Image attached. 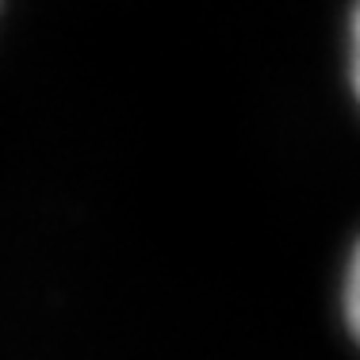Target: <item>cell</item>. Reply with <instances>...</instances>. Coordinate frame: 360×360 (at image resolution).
I'll return each instance as SVG.
<instances>
[{
  "label": "cell",
  "mask_w": 360,
  "mask_h": 360,
  "mask_svg": "<svg viewBox=\"0 0 360 360\" xmlns=\"http://www.w3.org/2000/svg\"><path fill=\"white\" fill-rule=\"evenodd\" d=\"M341 322H345L349 338L360 353V238L345 261V272H341Z\"/></svg>",
  "instance_id": "cell-1"
},
{
  "label": "cell",
  "mask_w": 360,
  "mask_h": 360,
  "mask_svg": "<svg viewBox=\"0 0 360 360\" xmlns=\"http://www.w3.org/2000/svg\"><path fill=\"white\" fill-rule=\"evenodd\" d=\"M349 84H353V96L360 104V0L349 15Z\"/></svg>",
  "instance_id": "cell-2"
}]
</instances>
